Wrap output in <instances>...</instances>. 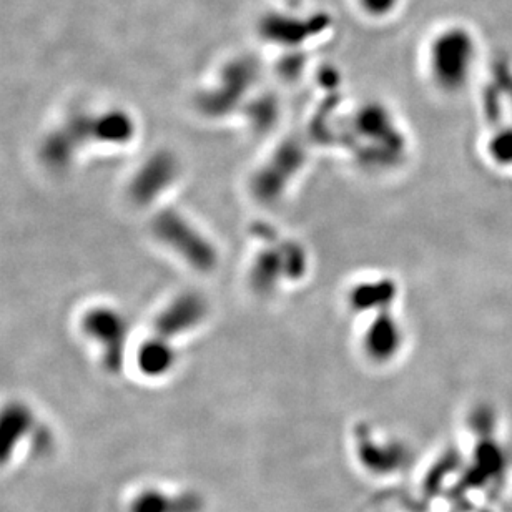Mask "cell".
Instances as JSON below:
<instances>
[{
    "label": "cell",
    "mask_w": 512,
    "mask_h": 512,
    "mask_svg": "<svg viewBox=\"0 0 512 512\" xmlns=\"http://www.w3.org/2000/svg\"><path fill=\"white\" fill-rule=\"evenodd\" d=\"M137 132L132 115L122 109H110L100 114L75 110L60 127L45 135L40 143V160L54 172H64L72 165L82 148L92 143L124 145Z\"/></svg>",
    "instance_id": "obj_1"
},
{
    "label": "cell",
    "mask_w": 512,
    "mask_h": 512,
    "mask_svg": "<svg viewBox=\"0 0 512 512\" xmlns=\"http://www.w3.org/2000/svg\"><path fill=\"white\" fill-rule=\"evenodd\" d=\"M152 232L163 245L172 248L198 271H208L215 265L217 256L212 243L180 213L172 210L157 213L153 218Z\"/></svg>",
    "instance_id": "obj_2"
},
{
    "label": "cell",
    "mask_w": 512,
    "mask_h": 512,
    "mask_svg": "<svg viewBox=\"0 0 512 512\" xmlns=\"http://www.w3.org/2000/svg\"><path fill=\"white\" fill-rule=\"evenodd\" d=\"M82 328L90 340L99 343L102 358L110 371H119L124 365L128 325L124 316L112 308H94L82 320Z\"/></svg>",
    "instance_id": "obj_3"
},
{
    "label": "cell",
    "mask_w": 512,
    "mask_h": 512,
    "mask_svg": "<svg viewBox=\"0 0 512 512\" xmlns=\"http://www.w3.org/2000/svg\"><path fill=\"white\" fill-rule=\"evenodd\" d=\"M177 173V158L165 150L157 152L135 173L128 187V195L135 205H150L175 182Z\"/></svg>",
    "instance_id": "obj_4"
},
{
    "label": "cell",
    "mask_w": 512,
    "mask_h": 512,
    "mask_svg": "<svg viewBox=\"0 0 512 512\" xmlns=\"http://www.w3.org/2000/svg\"><path fill=\"white\" fill-rule=\"evenodd\" d=\"M207 316V305L202 296L183 293L170 301L155 320L153 336L170 341L175 336L197 328Z\"/></svg>",
    "instance_id": "obj_5"
},
{
    "label": "cell",
    "mask_w": 512,
    "mask_h": 512,
    "mask_svg": "<svg viewBox=\"0 0 512 512\" xmlns=\"http://www.w3.org/2000/svg\"><path fill=\"white\" fill-rule=\"evenodd\" d=\"M403 341V328L398 321L393 316H383L380 323L373 321L366 330L363 328L361 331V353L375 363H386L399 355Z\"/></svg>",
    "instance_id": "obj_6"
},
{
    "label": "cell",
    "mask_w": 512,
    "mask_h": 512,
    "mask_svg": "<svg viewBox=\"0 0 512 512\" xmlns=\"http://www.w3.org/2000/svg\"><path fill=\"white\" fill-rule=\"evenodd\" d=\"M138 366L148 376H162L175 365V350L170 341L152 336L138 351Z\"/></svg>",
    "instance_id": "obj_7"
},
{
    "label": "cell",
    "mask_w": 512,
    "mask_h": 512,
    "mask_svg": "<svg viewBox=\"0 0 512 512\" xmlns=\"http://www.w3.org/2000/svg\"><path fill=\"white\" fill-rule=\"evenodd\" d=\"M361 5L373 14H384L393 7L394 0H360Z\"/></svg>",
    "instance_id": "obj_8"
}]
</instances>
